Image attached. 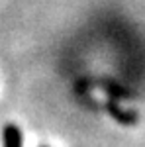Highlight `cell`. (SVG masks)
I'll use <instances>...</instances> for the list:
<instances>
[{
	"instance_id": "obj_1",
	"label": "cell",
	"mask_w": 145,
	"mask_h": 147,
	"mask_svg": "<svg viewBox=\"0 0 145 147\" xmlns=\"http://www.w3.org/2000/svg\"><path fill=\"white\" fill-rule=\"evenodd\" d=\"M2 137H4V147H22V131L18 125H6Z\"/></svg>"
}]
</instances>
